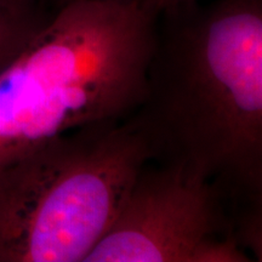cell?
Here are the masks:
<instances>
[{"mask_svg":"<svg viewBox=\"0 0 262 262\" xmlns=\"http://www.w3.org/2000/svg\"><path fill=\"white\" fill-rule=\"evenodd\" d=\"M214 183L179 166H143L85 262H249Z\"/></svg>","mask_w":262,"mask_h":262,"instance_id":"4","label":"cell"},{"mask_svg":"<svg viewBox=\"0 0 262 262\" xmlns=\"http://www.w3.org/2000/svg\"><path fill=\"white\" fill-rule=\"evenodd\" d=\"M157 16L142 0L58 6L0 71V171L55 137L135 112Z\"/></svg>","mask_w":262,"mask_h":262,"instance_id":"2","label":"cell"},{"mask_svg":"<svg viewBox=\"0 0 262 262\" xmlns=\"http://www.w3.org/2000/svg\"><path fill=\"white\" fill-rule=\"evenodd\" d=\"M125 120L55 137L0 171V262H85L143 166Z\"/></svg>","mask_w":262,"mask_h":262,"instance_id":"3","label":"cell"},{"mask_svg":"<svg viewBox=\"0 0 262 262\" xmlns=\"http://www.w3.org/2000/svg\"><path fill=\"white\" fill-rule=\"evenodd\" d=\"M145 4L156 11L157 14L165 11V10L176 8V6L191 4V3H196L198 0H142Z\"/></svg>","mask_w":262,"mask_h":262,"instance_id":"6","label":"cell"},{"mask_svg":"<svg viewBox=\"0 0 262 262\" xmlns=\"http://www.w3.org/2000/svg\"><path fill=\"white\" fill-rule=\"evenodd\" d=\"M50 16L41 0H0V71L27 47Z\"/></svg>","mask_w":262,"mask_h":262,"instance_id":"5","label":"cell"},{"mask_svg":"<svg viewBox=\"0 0 262 262\" xmlns=\"http://www.w3.org/2000/svg\"><path fill=\"white\" fill-rule=\"evenodd\" d=\"M163 14L142 101L125 122L149 160L203 176L235 210L262 206V0Z\"/></svg>","mask_w":262,"mask_h":262,"instance_id":"1","label":"cell"},{"mask_svg":"<svg viewBox=\"0 0 262 262\" xmlns=\"http://www.w3.org/2000/svg\"><path fill=\"white\" fill-rule=\"evenodd\" d=\"M68 2H72V0H54V3L57 5V8L58 6L66 4V3H68ZM112 2H129V0H112Z\"/></svg>","mask_w":262,"mask_h":262,"instance_id":"7","label":"cell"}]
</instances>
